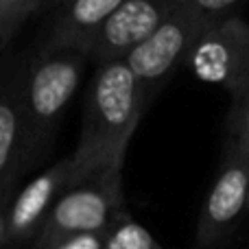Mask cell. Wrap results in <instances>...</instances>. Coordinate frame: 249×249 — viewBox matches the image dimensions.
I'll return each mask as SVG.
<instances>
[{
	"instance_id": "9a60e30c",
	"label": "cell",
	"mask_w": 249,
	"mask_h": 249,
	"mask_svg": "<svg viewBox=\"0 0 249 249\" xmlns=\"http://www.w3.org/2000/svg\"><path fill=\"white\" fill-rule=\"evenodd\" d=\"M53 249H103V241H101V234H81V236L59 243Z\"/></svg>"
},
{
	"instance_id": "7a4b0ae2",
	"label": "cell",
	"mask_w": 249,
	"mask_h": 249,
	"mask_svg": "<svg viewBox=\"0 0 249 249\" xmlns=\"http://www.w3.org/2000/svg\"><path fill=\"white\" fill-rule=\"evenodd\" d=\"M86 55L77 51H44L20 72V109L24 149L22 173L51 151L61 116L79 88Z\"/></svg>"
},
{
	"instance_id": "5b68a950",
	"label": "cell",
	"mask_w": 249,
	"mask_h": 249,
	"mask_svg": "<svg viewBox=\"0 0 249 249\" xmlns=\"http://www.w3.org/2000/svg\"><path fill=\"white\" fill-rule=\"evenodd\" d=\"M206 29L208 26L190 9L188 0H179L158 31L124 57V64L142 86L149 88L166 79L186 59L193 44Z\"/></svg>"
},
{
	"instance_id": "7c38bea8",
	"label": "cell",
	"mask_w": 249,
	"mask_h": 249,
	"mask_svg": "<svg viewBox=\"0 0 249 249\" xmlns=\"http://www.w3.org/2000/svg\"><path fill=\"white\" fill-rule=\"evenodd\" d=\"M232 153L249 162V86L234 99L232 109Z\"/></svg>"
},
{
	"instance_id": "9c48e42d",
	"label": "cell",
	"mask_w": 249,
	"mask_h": 249,
	"mask_svg": "<svg viewBox=\"0 0 249 249\" xmlns=\"http://www.w3.org/2000/svg\"><path fill=\"white\" fill-rule=\"evenodd\" d=\"M22 109L20 74L0 86V216L9 206L11 186L22 175Z\"/></svg>"
},
{
	"instance_id": "277c9868",
	"label": "cell",
	"mask_w": 249,
	"mask_h": 249,
	"mask_svg": "<svg viewBox=\"0 0 249 249\" xmlns=\"http://www.w3.org/2000/svg\"><path fill=\"white\" fill-rule=\"evenodd\" d=\"M203 83H212L236 99L249 86V24L236 16L212 22L184 59Z\"/></svg>"
},
{
	"instance_id": "4fadbf2b",
	"label": "cell",
	"mask_w": 249,
	"mask_h": 249,
	"mask_svg": "<svg viewBox=\"0 0 249 249\" xmlns=\"http://www.w3.org/2000/svg\"><path fill=\"white\" fill-rule=\"evenodd\" d=\"M103 249H158V245L142 225L124 221L114 228V232L103 243Z\"/></svg>"
},
{
	"instance_id": "2e32d148",
	"label": "cell",
	"mask_w": 249,
	"mask_h": 249,
	"mask_svg": "<svg viewBox=\"0 0 249 249\" xmlns=\"http://www.w3.org/2000/svg\"><path fill=\"white\" fill-rule=\"evenodd\" d=\"M51 2H59V0H51Z\"/></svg>"
},
{
	"instance_id": "8992f818",
	"label": "cell",
	"mask_w": 249,
	"mask_h": 249,
	"mask_svg": "<svg viewBox=\"0 0 249 249\" xmlns=\"http://www.w3.org/2000/svg\"><path fill=\"white\" fill-rule=\"evenodd\" d=\"M179 0H124L94 37L90 53L99 64L124 57L158 31Z\"/></svg>"
},
{
	"instance_id": "6da1fadb",
	"label": "cell",
	"mask_w": 249,
	"mask_h": 249,
	"mask_svg": "<svg viewBox=\"0 0 249 249\" xmlns=\"http://www.w3.org/2000/svg\"><path fill=\"white\" fill-rule=\"evenodd\" d=\"M144 107L146 88L124 61L99 64L88 88L77 149L70 155V186L107 173L121 175Z\"/></svg>"
},
{
	"instance_id": "52a82bcc",
	"label": "cell",
	"mask_w": 249,
	"mask_h": 249,
	"mask_svg": "<svg viewBox=\"0 0 249 249\" xmlns=\"http://www.w3.org/2000/svg\"><path fill=\"white\" fill-rule=\"evenodd\" d=\"M70 186V158L53 164L48 171L18 193L0 216V241H22L39 232L53 203Z\"/></svg>"
},
{
	"instance_id": "3957f363",
	"label": "cell",
	"mask_w": 249,
	"mask_h": 249,
	"mask_svg": "<svg viewBox=\"0 0 249 249\" xmlns=\"http://www.w3.org/2000/svg\"><path fill=\"white\" fill-rule=\"evenodd\" d=\"M121 206V175H99L66 188L39 228L37 249H53L81 234H101Z\"/></svg>"
},
{
	"instance_id": "5bb4252c",
	"label": "cell",
	"mask_w": 249,
	"mask_h": 249,
	"mask_svg": "<svg viewBox=\"0 0 249 249\" xmlns=\"http://www.w3.org/2000/svg\"><path fill=\"white\" fill-rule=\"evenodd\" d=\"M241 0H188L190 9L199 16V20L206 26L216 22L219 18H225V13Z\"/></svg>"
},
{
	"instance_id": "30bf717a",
	"label": "cell",
	"mask_w": 249,
	"mask_h": 249,
	"mask_svg": "<svg viewBox=\"0 0 249 249\" xmlns=\"http://www.w3.org/2000/svg\"><path fill=\"white\" fill-rule=\"evenodd\" d=\"M249 195V162L234 155L232 151L228 153L223 164V171L216 177L210 195L206 201V212H203L201 234L206 238L214 236L221 228L230 225L247 201Z\"/></svg>"
},
{
	"instance_id": "ba28073f",
	"label": "cell",
	"mask_w": 249,
	"mask_h": 249,
	"mask_svg": "<svg viewBox=\"0 0 249 249\" xmlns=\"http://www.w3.org/2000/svg\"><path fill=\"white\" fill-rule=\"evenodd\" d=\"M124 0H68L44 51H77L88 57L107 18Z\"/></svg>"
},
{
	"instance_id": "8fae6325",
	"label": "cell",
	"mask_w": 249,
	"mask_h": 249,
	"mask_svg": "<svg viewBox=\"0 0 249 249\" xmlns=\"http://www.w3.org/2000/svg\"><path fill=\"white\" fill-rule=\"evenodd\" d=\"M44 0H0V51L16 37L26 18L39 9Z\"/></svg>"
}]
</instances>
